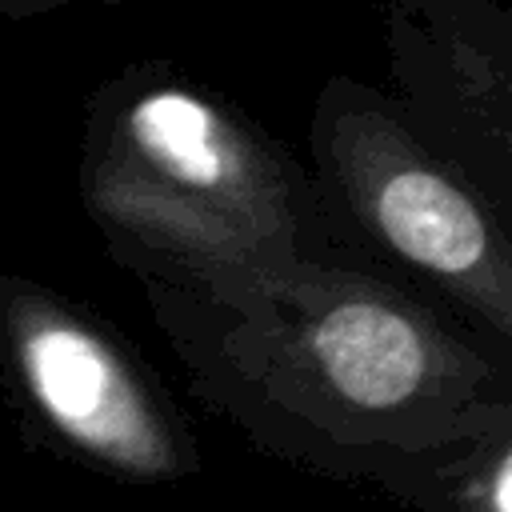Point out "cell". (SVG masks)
Segmentation results:
<instances>
[{"label": "cell", "mask_w": 512, "mask_h": 512, "mask_svg": "<svg viewBox=\"0 0 512 512\" xmlns=\"http://www.w3.org/2000/svg\"><path fill=\"white\" fill-rule=\"evenodd\" d=\"M372 216L384 240L412 264L472 280L488 268L492 236L476 204L424 164H396L372 184Z\"/></svg>", "instance_id": "7a4b0ae2"}, {"label": "cell", "mask_w": 512, "mask_h": 512, "mask_svg": "<svg viewBox=\"0 0 512 512\" xmlns=\"http://www.w3.org/2000/svg\"><path fill=\"white\" fill-rule=\"evenodd\" d=\"M16 356L32 404L64 440L132 476L168 472L172 444L160 416L96 332L68 316H28Z\"/></svg>", "instance_id": "6da1fadb"}, {"label": "cell", "mask_w": 512, "mask_h": 512, "mask_svg": "<svg viewBox=\"0 0 512 512\" xmlns=\"http://www.w3.org/2000/svg\"><path fill=\"white\" fill-rule=\"evenodd\" d=\"M312 344L332 388L368 408L412 400L432 368L420 328L400 308L376 300L336 304L320 320Z\"/></svg>", "instance_id": "3957f363"}]
</instances>
